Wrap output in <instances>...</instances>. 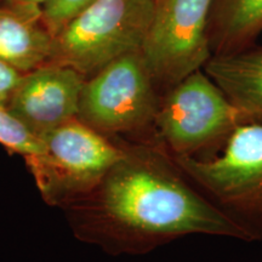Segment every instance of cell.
Returning <instances> with one entry per match:
<instances>
[{
	"label": "cell",
	"instance_id": "obj_6",
	"mask_svg": "<svg viewBox=\"0 0 262 262\" xmlns=\"http://www.w3.org/2000/svg\"><path fill=\"white\" fill-rule=\"evenodd\" d=\"M40 140L41 152L26 162L42 196L50 203L88 195L123 156L117 141L78 118L49 131Z\"/></svg>",
	"mask_w": 262,
	"mask_h": 262
},
{
	"label": "cell",
	"instance_id": "obj_12",
	"mask_svg": "<svg viewBox=\"0 0 262 262\" xmlns=\"http://www.w3.org/2000/svg\"><path fill=\"white\" fill-rule=\"evenodd\" d=\"M0 145L26 158L41 152V140L34 136L5 107H0Z\"/></svg>",
	"mask_w": 262,
	"mask_h": 262
},
{
	"label": "cell",
	"instance_id": "obj_5",
	"mask_svg": "<svg viewBox=\"0 0 262 262\" xmlns=\"http://www.w3.org/2000/svg\"><path fill=\"white\" fill-rule=\"evenodd\" d=\"M156 0H96L54 37L50 63L89 78L129 52L140 51Z\"/></svg>",
	"mask_w": 262,
	"mask_h": 262
},
{
	"label": "cell",
	"instance_id": "obj_9",
	"mask_svg": "<svg viewBox=\"0 0 262 262\" xmlns=\"http://www.w3.org/2000/svg\"><path fill=\"white\" fill-rule=\"evenodd\" d=\"M54 37L41 21V6H0V61L21 73L50 63Z\"/></svg>",
	"mask_w": 262,
	"mask_h": 262
},
{
	"label": "cell",
	"instance_id": "obj_4",
	"mask_svg": "<svg viewBox=\"0 0 262 262\" xmlns=\"http://www.w3.org/2000/svg\"><path fill=\"white\" fill-rule=\"evenodd\" d=\"M249 123L203 70L164 91L156 133L173 157L212 158L234 130Z\"/></svg>",
	"mask_w": 262,
	"mask_h": 262
},
{
	"label": "cell",
	"instance_id": "obj_2",
	"mask_svg": "<svg viewBox=\"0 0 262 262\" xmlns=\"http://www.w3.org/2000/svg\"><path fill=\"white\" fill-rule=\"evenodd\" d=\"M173 158L248 242L262 241V123L241 124L212 158Z\"/></svg>",
	"mask_w": 262,
	"mask_h": 262
},
{
	"label": "cell",
	"instance_id": "obj_11",
	"mask_svg": "<svg viewBox=\"0 0 262 262\" xmlns=\"http://www.w3.org/2000/svg\"><path fill=\"white\" fill-rule=\"evenodd\" d=\"M261 33L262 0L211 2L208 38L212 56L253 47Z\"/></svg>",
	"mask_w": 262,
	"mask_h": 262
},
{
	"label": "cell",
	"instance_id": "obj_15",
	"mask_svg": "<svg viewBox=\"0 0 262 262\" xmlns=\"http://www.w3.org/2000/svg\"><path fill=\"white\" fill-rule=\"evenodd\" d=\"M11 3H21V4H31V5H38L41 6L47 0H9Z\"/></svg>",
	"mask_w": 262,
	"mask_h": 262
},
{
	"label": "cell",
	"instance_id": "obj_8",
	"mask_svg": "<svg viewBox=\"0 0 262 262\" xmlns=\"http://www.w3.org/2000/svg\"><path fill=\"white\" fill-rule=\"evenodd\" d=\"M85 79L68 66L44 64L22 75L6 110L40 139L55 127L78 118Z\"/></svg>",
	"mask_w": 262,
	"mask_h": 262
},
{
	"label": "cell",
	"instance_id": "obj_7",
	"mask_svg": "<svg viewBox=\"0 0 262 262\" xmlns=\"http://www.w3.org/2000/svg\"><path fill=\"white\" fill-rule=\"evenodd\" d=\"M212 0H156L141 48L160 93L203 70L212 52L208 21Z\"/></svg>",
	"mask_w": 262,
	"mask_h": 262
},
{
	"label": "cell",
	"instance_id": "obj_13",
	"mask_svg": "<svg viewBox=\"0 0 262 262\" xmlns=\"http://www.w3.org/2000/svg\"><path fill=\"white\" fill-rule=\"evenodd\" d=\"M95 2L96 0H47L41 5L42 25L55 37Z\"/></svg>",
	"mask_w": 262,
	"mask_h": 262
},
{
	"label": "cell",
	"instance_id": "obj_14",
	"mask_svg": "<svg viewBox=\"0 0 262 262\" xmlns=\"http://www.w3.org/2000/svg\"><path fill=\"white\" fill-rule=\"evenodd\" d=\"M24 73L0 61V107L8 106Z\"/></svg>",
	"mask_w": 262,
	"mask_h": 262
},
{
	"label": "cell",
	"instance_id": "obj_3",
	"mask_svg": "<svg viewBox=\"0 0 262 262\" xmlns=\"http://www.w3.org/2000/svg\"><path fill=\"white\" fill-rule=\"evenodd\" d=\"M160 97L141 50L129 52L85 79L78 119L111 140L158 139Z\"/></svg>",
	"mask_w": 262,
	"mask_h": 262
},
{
	"label": "cell",
	"instance_id": "obj_1",
	"mask_svg": "<svg viewBox=\"0 0 262 262\" xmlns=\"http://www.w3.org/2000/svg\"><path fill=\"white\" fill-rule=\"evenodd\" d=\"M123 156L85 199V235L110 254H145L188 235L248 242L189 181L159 139L114 140Z\"/></svg>",
	"mask_w": 262,
	"mask_h": 262
},
{
	"label": "cell",
	"instance_id": "obj_10",
	"mask_svg": "<svg viewBox=\"0 0 262 262\" xmlns=\"http://www.w3.org/2000/svg\"><path fill=\"white\" fill-rule=\"evenodd\" d=\"M203 71L249 123H262V47L214 55Z\"/></svg>",
	"mask_w": 262,
	"mask_h": 262
}]
</instances>
